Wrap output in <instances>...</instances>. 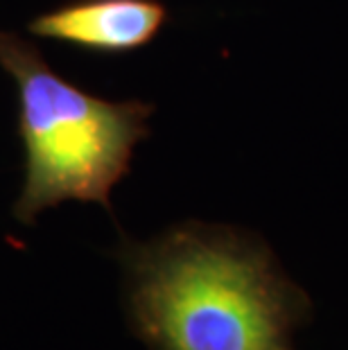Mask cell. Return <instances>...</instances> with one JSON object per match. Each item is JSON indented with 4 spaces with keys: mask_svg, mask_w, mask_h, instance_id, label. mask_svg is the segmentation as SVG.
<instances>
[{
    "mask_svg": "<svg viewBox=\"0 0 348 350\" xmlns=\"http://www.w3.org/2000/svg\"><path fill=\"white\" fill-rule=\"evenodd\" d=\"M131 332L150 350H294L312 303L254 235L181 224L122 253Z\"/></svg>",
    "mask_w": 348,
    "mask_h": 350,
    "instance_id": "1",
    "label": "cell"
},
{
    "mask_svg": "<svg viewBox=\"0 0 348 350\" xmlns=\"http://www.w3.org/2000/svg\"><path fill=\"white\" fill-rule=\"evenodd\" d=\"M0 66L16 79L25 145L16 219L32 224L62 201H93L111 211V190L129 172L136 145L150 136L152 104L107 102L81 91L10 32H0Z\"/></svg>",
    "mask_w": 348,
    "mask_h": 350,
    "instance_id": "2",
    "label": "cell"
},
{
    "mask_svg": "<svg viewBox=\"0 0 348 350\" xmlns=\"http://www.w3.org/2000/svg\"><path fill=\"white\" fill-rule=\"evenodd\" d=\"M165 21L168 10L159 0H72L36 16L27 29L102 55H122L147 46Z\"/></svg>",
    "mask_w": 348,
    "mask_h": 350,
    "instance_id": "3",
    "label": "cell"
}]
</instances>
